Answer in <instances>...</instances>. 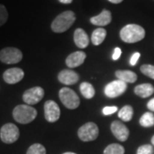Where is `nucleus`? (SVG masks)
Returning <instances> with one entry per match:
<instances>
[{"mask_svg":"<svg viewBox=\"0 0 154 154\" xmlns=\"http://www.w3.org/2000/svg\"><path fill=\"white\" fill-rule=\"evenodd\" d=\"M146 31L141 26L137 24H128L122 28L120 37L126 43H135L145 38Z\"/></svg>","mask_w":154,"mask_h":154,"instance_id":"1","label":"nucleus"},{"mask_svg":"<svg viewBox=\"0 0 154 154\" xmlns=\"http://www.w3.org/2000/svg\"><path fill=\"white\" fill-rule=\"evenodd\" d=\"M75 22V15L71 11L61 13L51 22V28L54 33H63L67 31Z\"/></svg>","mask_w":154,"mask_h":154,"instance_id":"2","label":"nucleus"},{"mask_svg":"<svg viewBox=\"0 0 154 154\" xmlns=\"http://www.w3.org/2000/svg\"><path fill=\"white\" fill-rule=\"evenodd\" d=\"M37 116V110L28 105H17L13 110L14 119L22 124H28Z\"/></svg>","mask_w":154,"mask_h":154,"instance_id":"3","label":"nucleus"},{"mask_svg":"<svg viewBox=\"0 0 154 154\" xmlns=\"http://www.w3.org/2000/svg\"><path fill=\"white\" fill-rule=\"evenodd\" d=\"M59 98L63 105L70 110L76 109L80 105V99L72 89L63 88L59 91Z\"/></svg>","mask_w":154,"mask_h":154,"instance_id":"4","label":"nucleus"},{"mask_svg":"<svg viewBox=\"0 0 154 154\" xmlns=\"http://www.w3.org/2000/svg\"><path fill=\"white\" fill-rule=\"evenodd\" d=\"M20 131L17 125L13 123H6L0 129V138L3 142L12 144L19 139Z\"/></svg>","mask_w":154,"mask_h":154,"instance_id":"5","label":"nucleus"},{"mask_svg":"<svg viewBox=\"0 0 154 154\" xmlns=\"http://www.w3.org/2000/svg\"><path fill=\"white\" fill-rule=\"evenodd\" d=\"M22 52L16 47H5L0 51V61L6 64H13L21 62Z\"/></svg>","mask_w":154,"mask_h":154,"instance_id":"6","label":"nucleus"},{"mask_svg":"<svg viewBox=\"0 0 154 154\" xmlns=\"http://www.w3.org/2000/svg\"><path fill=\"white\" fill-rule=\"evenodd\" d=\"M78 136L82 141H93L99 136V128L94 122H87L79 128Z\"/></svg>","mask_w":154,"mask_h":154,"instance_id":"7","label":"nucleus"},{"mask_svg":"<svg viewBox=\"0 0 154 154\" xmlns=\"http://www.w3.org/2000/svg\"><path fill=\"white\" fill-rule=\"evenodd\" d=\"M44 95L45 92L43 88L40 87H34V88H29L24 92L22 95V99L28 105H33L38 104L43 99Z\"/></svg>","mask_w":154,"mask_h":154,"instance_id":"8","label":"nucleus"},{"mask_svg":"<svg viewBox=\"0 0 154 154\" xmlns=\"http://www.w3.org/2000/svg\"><path fill=\"white\" fill-rule=\"evenodd\" d=\"M127 89V83L116 80L108 83L105 88V94L109 98H116L125 93Z\"/></svg>","mask_w":154,"mask_h":154,"instance_id":"9","label":"nucleus"},{"mask_svg":"<svg viewBox=\"0 0 154 154\" xmlns=\"http://www.w3.org/2000/svg\"><path fill=\"white\" fill-rule=\"evenodd\" d=\"M45 117L49 122H55L60 117V108L58 105L52 101L48 100L45 103Z\"/></svg>","mask_w":154,"mask_h":154,"instance_id":"10","label":"nucleus"},{"mask_svg":"<svg viewBox=\"0 0 154 154\" xmlns=\"http://www.w3.org/2000/svg\"><path fill=\"white\" fill-rule=\"evenodd\" d=\"M111 132L120 141H126L129 135V130L125 124L119 121H114L110 126Z\"/></svg>","mask_w":154,"mask_h":154,"instance_id":"11","label":"nucleus"},{"mask_svg":"<svg viewBox=\"0 0 154 154\" xmlns=\"http://www.w3.org/2000/svg\"><path fill=\"white\" fill-rule=\"evenodd\" d=\"M24 77V71L20 68H11L5 71L3 78L8 84H17Z\"/></svg>","mask_w":154,"mask_h":154,"instance_id":"12","label":"nucleus"},{"mask_svg":"<svg viewBox=\"0 0 154 154\" xmlns=\"http://www.w3.org/2000/svg\"><path fill=\"white\" fill-rule=\"evenodd\" d=\"M86 53L84 51H79L73 52L70 55H69L66 58V64L69 68H76L82 65L86 59Z\"/></svg>","mask_w":154,"mask_h":154,"instance_id":"13","label":"nucleus"},{"mask_svg":"<svg viewBox=\"0 0 154 154\" xmlns=\"http://www.w3.org/2000/svg\"><path fill=\"white\" fill-rule=\"evenodd\" d=\"M58 81L65 85H73L79 81V75L71 69H63L58 74Z\"/></svg>","mask_w":154,"mask_h":154,"instance_id":"14","label":"nucleus"},{"mask_svg":"<svg viewBox=\"0 0 154 154\" xmlns=\"http://www.w3.org/2000/svg\"><path fill=\"white\" fill-rule=\"evenodd\" d=\"M111 19H112V17H111V13L110 11L108 10H103L99 15L92 17L90 19V22L95 26L105 27L106 25L110 24Z\"/></svg>","mask_w":154,"mask_h":154,"instance_id":"15","label":"nucleus"},{"mask_svg":"<svg viewBox=\"0 0 154 154\" xmlns=\"http://www.w3.org/2000/svg\"><path fill=\"white\" fill-rule=\"evenodd\" d=\"M74 41L79 48H86L89 44L88 33L82 28H77L74 33Z\"/></svg>","mask_w":154,"mask_h":154,"instance_id":"16","label":"nucleus"},{"mask_svg":"<svg viewBox=\"0 0 154 154\" xmlns=\"http://www.w3.org/2000/svg\"><path fill=\"white\" fill-rule=\"evenodd\" d=\"M154 93V88L152 84L144 83L141 85H138L134 88V94L141 98L150 97Z\"/></svg>","mask_w":154,"mask_h":154,"instance_id":"17","label":"nucleus"},{"mask_svg":"<svg viewBox=\"0 0 154 154\" xmlns=\"http://www.w3.org/2000/svg\"><path fill=\"white\" fill-rule=\"evenodd\" d=\"M116 76L117 80L126 83H134L137 80V75L130 70H117L116 71Z\"/></svg>","mask_w":154,"mask_h":154,"instance_id":"18","label":"nucleus"},{"mask_svg":"<svg viewBox=\"0 0 154 154\" xmlns=\"http://www.w3.org/2000/svg\"><path fill=\"white\" fill-rule=\"evenodd\" d=\"M106 30L105 28H99L95 29L93 33H92V43L94 45H99L102 44V42L105 40V37H106Z\"/></svg>","mask_w":154,"mask_h":154,"instance_id":"19","label":"nucleus"},{"mask_svg":"<svg viewBox=\"0 0 154 154\" xmlns=\"http://www.w3.org/2000/svg\"><path fill=\"white\" fill-rule=\"evenodd\" d=\"M81 93L86 99H92L95 94V90L93 85L89 82H82L80 86Z\"/></svg>","mask_w":154,"mask_h":154,"instance_id":"20","label":"nucleus"},{"mask_svg":"<svg viewBox=\"0 0 154 154\" xmlns=\"http://www.w3.org/2000/svg\"><path fill=\"white\" fill-rule=\"evenodd\" d=\"M134 110L133 107L130 105H125L118 112V116L121 118L122 121L129 122L133 117Z\"/></svg>","mask_w":154,"mask_h":154,"instance_id":"21","label":"nucleus"},{"mask_svg":"<svg viewBox=\"0 0 154 154\" xmlns=\"http://www.w3.org/2000/svg\"><path fill=\"white\" fill-rule=\"evenodd\" d=\"M140 124L142 127L149 128L154 126V115L152 112H146L140 119Z\"/></svg>","mask_w":154,"mask_h":154,"instance_id":"22","label":"nucleus"},{"mask_svg":"<svg viewBox=\"0 0 154 154\" xmlns=\"http://www.w3.org/2000/svg\"><path fill=\"white\" fill-rule=\"evenodd\" d=\"M124 147L119 144H110L104 151V154H124Z\"/></svg>","mask_w":154,"mask_h":154,"instance_id":"23","label":"nucleus"},{"mask_svg":"<svg viewBox=\"0 0 154 154\" xmlns=\"http://www.w3.org/2000/svg\"><path fill=\"white\" fill-rule=\"evenodd\" d=\"M27 154H46V150L41 144H33L28 148Z\"/></svg>","mask_w":154,"mask_h":154,"instance_id":"24","label":"nucleus"},{"mask_svg":"<svg viewBox=\"0 0 154 154\" xmlns=\"http://www.w3.org/2000/svg\"><path fill=\"white\" fill-rule=\"evenodd\" d=\"M140 71L145 75L150 77L154 80V65L151 64H144L140 67Z\"/></svg>","mask_w":154,"mask_h":154,"instance_id":"25","label":"nucleus"},{"mask_svg":"<svg viewBox=\"0 0 154 154\" xmlns=\"http://www.w3.org/2000/svg\"><path fill=\"white\" fill-rule=\"evenodd\" d=\"M9 18V14L6 7L4 5H0V27L5 24L6 22L8 21Z\"/></svg>","mask_w":154,"mask_h":154,"instance_id":"26","label":"nucleus"},{"mask_svg":"<svg viewBox=\"0 0 154 154\" xmlns=\"http://www.w3.org/2000/svg\"><path fill=\"white\" fill-rule=\"evenodd\" d=\"M154 149L152 145H143L137 150V154H153Z\"/></svg>","mask_w":154,"mask_h":154,"instance_id":"27","label":"nucleus"},{"mask_svg":"<svg viewBox=\"0 0 154 154\" xmlns=\"http://www.w3.org/2000/svg\"><path fill=\"white\" fill-rule=\"evenodd\" d=\"M117 111V107L116 106H106L103 109V113L104 115H110Z\"/></svg>","mask_w":154,"mask_h":154,"instance_id":"28","label":"nucleus"},{"mask_svg":"<svg viewBox=\"0 0 154 154\" xmlns=\"http://www.w3.org/2000/svg\"><path fill=\"white\" fill-rule=\"evenodd\" d=\"M140 57V54L139 52H135V53L133 54V56L131 57V59H130V64H131L132 66H134V65L136 64V63H137V61L139 60Z\"/></svg>","mask_w":154,"mask_h":154,"instance_id":"29","label":"nucleus"},{"mask_svg":"<svg viewBox=\"0 0 154 154\" xmlns=\"http://www.w3.org/2000/svg\"><path fill=\"white\" fill-rule=\"evenodd\" d=\"M122 54V51L119 47H116L114 50V52H113V55H112V59L113 60H117L120 58Z\"/></svg>","mask_w":154,"mask_h":154,"instance_id":"30","label":"nucleus"},{"mask_svg":"<svg viewBox=\"0 0 154 154\" xmlns=\"http://www.w3.org/2000/svg\"><path fill=\"white\" fill-rule=\"evenodd\" d=\"M147 108L149 110H152V111H154V99H151L147 104Z\"/></svg>","mask_w":154,"mask_h":154,"instance_id":"31","label":"nucleus"},{"mask_svg":"<svg viewBox=\"0 0 154 154\" xmlns=\"http://www.w3.org/2000/svg\"><path fill=\"white\" fill-rule=\"evenodd\" d=\"M60 3L62 4H65V5H69V4H71L73 2V0H58Z\"/></svg>","mask_w":154,"mask_h":154,"instance_id":"32","label":"nucleus"},{"mask_svg":"<svg viewBox=\"0 0 154 154\" xmlns=\"http://www.w3.org/2000/svg\"><path fill=\"white\" fill-rule=\"evenodd\" d=\"M108 1H110V3H112V4H120L123 0H108Z\"/></svg>","mask_w":154,"mask_h":154,"instance_id":"33","label":"nucleus"},{"mask_svg":"<svg viewBox=\"0 0 154 154\" xmlns=\"http://www.w3.org/2000/svg\"><path fill=\"white\" fill-rule=\"evenodd\" d=\"M152 144L154 146V135L152 136Z\"/></svg>","mask_w":154,"mask_h":154,"instance_id":"34","label":"nucleus"},{"mask_svg":"<svg viewBox=\"0 0 154 154\" xmlns=\"http://www.w3.org/2000/svg\"><path fill=\"white\" fill-rule=\"evenodd\" d=\"M63 154H76V153H74V152H65V153Z\"/></svg>","mask_w":154,"mask_h":154,"instance_id":"35","label":"nucleus"}]
</instances>
